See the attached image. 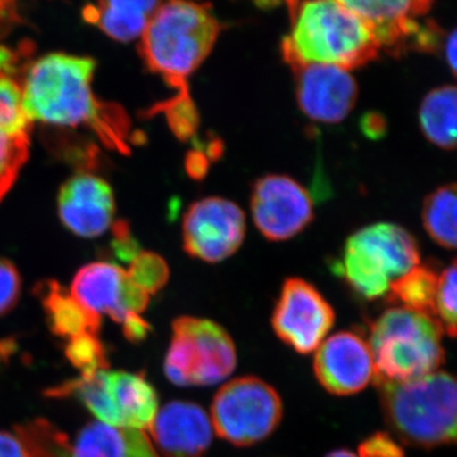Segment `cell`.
<instances>
[{"label":"cell","instance_id":"1","mask_svg":"<svg viewBox=\"0 0 457 457\" xmlns=\"http://www.w3.org/2000/svg\"><path fill=\"white\" fill-rule=\"evenodd\" d=\"M96 62L64 53L47 54L27 69L21 99L27 119L57 128H87L117 150H128L129 122L93 92Z\"/></svg>","mask_w":457,"mask_h":457},{"label":"cell","instance_id":"2","mask_svg":"<svg viewBox=\"0 0 457 457\" xmlns=\"http://www.w3.org/2000/svg\"><path fill=\"white\" fill-rule=\"evenodd\" d=\"M222 26L210 8L191 0H168L141 35L140 54L150 71L189 98L188 78L212 53Z\"/></svg>","mask_w":457,"mask_h":457},{"label":"cell","instance_id":"3","mask_svg":"<svg viewBox=\"0 0 457 457\" xmlns=\"http://www.w3.org/2000/svg\"><path fill=\"white\" fill-rule=\"evenodd\" d=\"M282 41L286 62L326 64L352 71L375 60L380 45L368 26L337 0H303Z\"/></svg>","mask_w":457,"mask_h":457},{"label":"cell","instance_id":"4","mask_svg":"<svg viewBox=\"0 0 457 457\" xmlns=\"http://www.w3.org/2000/svg\"><path fill=\"white\" fill-rule=\"evenodd\" d=\"M386 422L404 444L433 449L456 441V383L444 371L416 380H375Z\"/></svg>","mask_w":457,"mask_h":457},{"label":"cell","instance_id":"5","mask_svg":"<svg viewBox=\"0 0 457 457\" xmlns=\"http://www.w3.org/2000/svg\"><path fill=\"white\" fill-rule=\"evenodd\" d=\"M442 326L437 318L396 306L370 327L369 345L375 362L374 380H416L444 363Z\"/></svg>","mask_w":457,"mask_h":457},{"label":"cell","instance_id":"6","mask_svg":"<svg viewBox=\"0 0 457 457\" xmlns=\"http://www.w3.org/2000/svg\"><path fill=\"white\" fill-rule=\"evenodd\" d=\"M417 240L399 225L380 222L348 237L336 272L366 300L389 294L390 286L420 266Z\"/></svg>","mask_w":457,"mask_h":457},{"label":"cell","instance_id":"7","mask_svg":"<svg viewBox=\"0 0 457 457\" xmlns=\"http://www.w3.org/2000/svg\"><path fill=\"white\" fill-rule=\"evenodd\" d=\"M237 366L233 339L207 319L180 317L165 357L164 371L177 386H210L225 380Z\"/></svg>","mask_w":457,"mask_h":457},{"label":"cell","instance_id":"8","mask_svg":"<svg viewBox=\"0 0 457 457\" xmlns=\"http://www.w3.org/2000/svg\"><path fill=\"white\" fill-rule=\"evenodd\" d=\"M282 420V400L254 376L234 378L216 393L212 425L222 440L245 447L266 440Z\"/></svg>","mask_w":457,"mask_h":457},{"label":"cell","instance_id":"9","mask_svg":"<svg viewBox=\"0 0 457 457\" xmlns=\"http://www.w3.org/2000/svg\"><path fill=\"white\" fill-rule=\"evenodd\" d=\"M71 293L84 308L121 324L129 341L146 338L150 326L141 314L147 308L150 295L137 287L122 267L110 262L87 264L75 275Z\"/></svg>","mask_w":457,"mask_h":457},{"label":"cell","instance_id":"10","mask_svg":"<svg viewBox=\"0 0 457 457\" xmlns=\"http://www.w3.org/2000/svg\"><path fill=\"white\" fill-rule=\"evenodd\" d=\"M369 27L376 41L394 56L409 50L433 51L441 40L433 23L422 25L433 0H337Z\"/></svg>","mask_w":457,"mask_h":457},{"label":"cell","instance_id":"11","mask_svg":"<svg viewBox=\"0 0 457 457\" xmlns=\"http://www.w3.org/2000/svg\"><path fill=\"white\" fill-rule=\"evenodd\" d=\"M245 213L233 201L206 197L183 219V246L191 257L219 263L237 253L245 237Z\"/></svg>","mask_w":457,"mask_h":457},{"label":"cell","instance_id":"12","mask_svg":"<svg viewBox=\"0 0 457 457\" xmlns=\"http://www.w3.org/2000/svg\"><path fill=\"white\" fill-rule=\"evenodd\" d=\"M335 320V311L314 286L302 278L286 279L272 315L273 329L286 345L299 353H312Z\"/></svg>","mask_w":457,"mask_h":457},{"label":"cell","instance_id":"13","mask_svg":"<svg viewBox=\"0 0 457 457\" xmlns=\"http://www.w3.org/2000/svg\"><path fill=\"white\" fill-rule=\"evenodd\" d=\"M251 210L255 227L272 242L297 236L314 218V203L308 189L281 174H267L254 183Z\"/></svg>","mask_w":457,"mask_h":457},{"label":"cell","instance_id":"14","mask_svg":"<svg viewBox=\"0 0 457 457\" xmlns=\"http://www.w3.org/2000/svg\"><path fill=\"white\" fill-rule=\"evenodd\" d=\"M295 75L297 104L312 121H343L359 97V87L350 71L338 66L287 62Z\"/></svg>","mask_w":457,"mask_h":457},{"label":"cell","instance_id":"15","mask_svg":"<svg viewBox=\"0 0 457 457\" xmlns=\"http://www.w3.org/2000/svg\"><path fill=\"white\" fill-rule=\"evenodd\" d=\"M314 372L321 386L333 395L360 393L376 375L369 342L354 332L329 337L317 348Z\"/></svg>","mask_w":457,"mask_h":457},{"label":"cell","instance_id":"16","mask_svg":"<svg viewBox=\"0 0 457 457\" xmlns=\"http://www.w3.org/2000/svg\"><path fill=\"white\" fill-rule=\"evenodd\" d=\"M57 210L62 224L75 236H104L112 227L116 212L112 188L96 174H75L60 189Z\"/></svg>","mask_w":457,"mask_h":457},{"label":"cell","instance_id":"17","mask_svg":"<svg viewBox=\"0 0 457 457\" xmlns=\"http://www.w3.org/2000/svg\"><path fill=\"white\" fill-rule=\"evenodd\" d=\"M153 440L165 457H201L212 441V420L195 403H168L150 425Z\"/></svg>","mask_w":457,"mask_h":457},{"label":"cell","instance_id":"18","mask_svg":"<svg viewBox=\"0 0 457 457\" xmlns=\"http://www.w3.org/2000/svg\"><path fill=\"white\" fill-rule=\"evenodd\" d=\"M31 125L23 111L20 84L11 75H0V200L29 158Z\"/></svg>","mask_w":457,"mask_h":457},{"label":"cell","instance_id":"19","mask_svg":"<svg viewBox=\"0 0 457 457\" xmlns=\"http://www.w3.org/2000/svg\"><path fill=\"white\" fill-rule=\"evenodd\" d=\"M163 0H97L83 9V18L113 40L140 37Z\"/></svg>","mask_w":457,"mask_h":457},{"label":"cell","instance_id":"20","mask_svg":"<svg viewBox=\"0 0 457 457\" xmlns=\"http://www.w3.org/2000/svg\"><path fill=\"white\" fill-rule=\"evenodd\" d=\"M108 395L116 409L120 428L143 429L158 413V395L145 376L126 371H107Z\"/></svg>","mask_w":457,"mask_h":457},{"label":"cell","instance_id":"21","mask_svg":"<svg viewBox=\"0 0 457 457\" xmlns=\"http://www.w3.org/2000/svg\"><path fill=\"white\" fill-rule=\"evenodd\" d=\"M38 295L54 335L66 341L79 336L98 335L102 318L84 308L64 287L50 281L40 286Z\"/></svg>","mask_w":457,"mask_h":457},{"label":"cell","instance_id":"22","mask_svg":"<svg viewBox=\"0 0 457 457\" xmlns=\"http://www.w3.org/2000/svg\"><path fill=\"white\" fill-rule=\"evenodd\" d=\"M420 123L429 143L445 150L456 146L457 93L453 86L431 90L420 107Z\"/></svg>","mask_w":457,"mask_h":457},{"label":"cell","instance_id":"23","mask_svg":"<svg viewBox=\"0 0 457 457\" xmlns=\"http://www.w3.org/2000/svg\"><path fill=\"white\" fill-rule=\"evenodd\" d=\"M107 371L108 370H104L93 375L80 376L79 378L66 381L59 386L51 387L45 392V395L57 399H78L101 422L120 428L119 416L107 392Z\"/></svg>","mask_w":457,"mask_h":457},{"label":"cell","instance_id":"24","mask_svg":"<svg viewBox=\"0 0 457 457\" xmlns=\"http://www.w3.org/2000/svg\"><path fill=\"white\" fill-rule=\"evenodd\" d=\"M438 275L428 266H417L390 286L389 296L393 303L436 318V294Z\"/></svg>","mask_w":457,"mask_h":457},{"label":"cell","instance_id":"25","mask_svg":"<svg viewBox=\"0 0 457 457\" xmlns=\"http://www.w3.org/2000/svg\"><path fill=\"white\" fill-rule=\"evenodd\" d=\"M423 227L438 245L455 249L457 243L456 186L447 185L427 196L422 210Z\"/></svg>","mask_w":457,"mask_h":457},{"label":"cell","instance_id":"26","mask_svg":"<svg viewBox=\"0 0 457 457\" xmlns=\"http://www.w3.org/2000/svg\"><path fill=\"white\" fill-rule=\"evenodd\" d=\"M29 457H73L68 436L46 420H33L14 428Z\"/></svg>","mask_w":457,"mask_h":457},{"label":"cell","instance_id":"27","mask_svg":"<svg viewBox=\"0 0 457 457\" xmlns=\"http://www.w3.org/2000/svg\"><path fill=\"white\" fill-rule=\"evenodd\" d=\"M73 457H126L125 429L92 422L78 435L73 446Z\"/></svg>","mask_w":457,"mask_h":457},{"label":"cell","instance_id":"28","mask_svg":"<svg viewBox=\"0 0 457 457\" xmlns=\"http://www.w3.org/2000/svg\"><path fill=\"white\" fill-rule=\"evenodd\" d=\"M65 356L82 376L93 375L110 368L106 350L98 336L86 335L69 339Z\"/></svg>","mask_w":457,"mask_h":457},{"label":"cell","instance_id":"29","mask_svg":"<svg viewBox=\"0 0 457 457\" xmlns=\"http://www.w3.org/2000/svg\"><path fill=\"white\" fill-rule=\"evenodd\" d=\"M129 278L147 295L155 294L167 284L170 270L161 255L140 252L131 261Z\"/></svg>","mask_w":457,"mask_h":457},{"label":"cell","instance_id":"30","mask_svg":"<svg viewBox=\"0 0 457 457\" xmlns=\"http://www.w3.org/2000/svg\"><path fill=\"white\" fill-rule=\"evenodd\" d=\"M456 262L453 261L438 278L436 294V318L451 338L456 336Z\"/></svg>","mask_w":457,"mask_h":457},{"label":"cell","instance_id":"31","mask_svg":"<svg viewBox=\"0 0 457 457\" xmlns=\"http://www.w3.org/2000/svg\"><path fill=\"white\" fill-rule=\"evenodd\" d=\"M156 111L165 113L171 130L180 140H187L194 137L200 122L194 99L179 98L174 96L170 101L159 104Z\"/></svg>","mask_w":457,"mask_h":457},{"label":"cell","instance_id":"32","mask_svg":"<svg viewBox=\"0 0 457 457\" xmlns=\"http://www.w3.org/2000/svg\"><path fill=\"white\" fill-rule=\"evenodd\" d=\"M20 272L13 263L0 258V317L17 305L21 295Z\"/></svg>","mask_w":457,"mask_h":457},{"label":"cell","instance_id":"33","mask_svg":"<svg viewBox=\"0 0 457 457\" xmlns=\"http://www.w3.org/2000/svg\"><path fill=\"white\" fill-rule=\"evenodd\" d=\"M404 450L395 438L378 432L366 438L359 447V457H404Z\"/></svg>","mask_w":457,"mask_h":457},{"label":"cell","instance_id":"34","mask_svg":"<svg viewBox=\"0 0 457 457\" xmlns=\"http://www.w3.org/2000/svg\"><path fill=\"white\" fill-rule=\"evenodd\" d=\"M25 0H0V38L25 22Z\"/></svg>","mask_w":457,"mask_h":457},{"label":"cell","instance_id":"35","mask_svg":"<svg viewBox=\"0 0 457 457\" xmlns=\"http://www.w3.org/2000/svg\"><path fill=\"white\" fill-rule=\"evenodd\" d=\"M113 251L120 260L130 262L140 253L139 245L135 242L134 237H131L130 231L126 228V225H117L114 228Z\"/></svg>","mask_w":457,"mask_h":457},{"label":"cell","instance_id":"36","mask_svg":"<svg viewBox=\"0 0 457 457\" xmlns=\"http://www.w3.org/2000/svg\"><path fill=\"white\" fill-rule=\"evenodd\" d=\"M126 457H159L145 433L139 429H125Z\"/></svg>","mask_w":457,"mask_h":457},{"label":"cell","instance_id":"37","mask_svg":"<svg viewBox=\"0 0 457 457\" xmlns=\"http://www.w3.org/2000/svg\"><path fill=\"white\" fill-rule=\"evenodd\" d=\"M29 47L21 45L17 49L0 45V75H11L29 55Z\"/></svg>","mask_w":457,"mask_h":457},{"label":"cell","instance_id":"38","mask_svg":"<svg viewBox=\"0 0 457 457\" xmlns=\"http://www.w3.org/2000/svg\"><path fill=\"white\" fill-rule=\"evenodd\" d=\"M0 457H29L16 435L0 432Z\"/></svg>","mask_w":457,"mask_h":457},{"label":"cell","instance_id":"39","mask_svg":"<svg viewBox=\"0 0 457 457\" xmlns=\"http://www.w3.org/2000/svg\"><path fill=\"white\" fill-rule=\"evenodd\" d=\"M362 130L365 132V135L372 137V139H378L386 131V123H385V120L380 114H365L362 119Z\"/></svg>","mask_w":457,"mask_h":457},{"label":"cell","instance_id":"40","mask_svg":"<svg viewBox=\"0 0 457 457\" xmlns=\"http://www.w3.org/2000/svg\"><path fill=\"white\" fill-rule=\"evenodd\" d=\"M457 38L456 31H453L447 36L445 41V56H446L447 64H449L451 71L456 73V62H457Z\"/></svg>","mask_w":457,"mask_h":457},{"label":"cell","instance_id":"41","mask_svg":"<svg viewBox=\"0 0 457 457\" xmlns=\"http://www.w3.org/2000/svg\"><path fill=\"white\" fill-rule=\"evenodd\" d=\"M326 457H359V455L348 450H337L333 451V453H330L329 455Z\"/></svg>","mask_w":457,"mask_h":457},{"label":"cell","instance_id":"42","mask_svg":"<svg viewBox=\"0 0 457 457\" xmlns=\"http://www.w3.org/2000/svg\"><path fill=\"white\" fill-rule=\"evenodd\" d=\"M302 0H285L286 5L288 8V13H290V18L294 17L295 12H296L297 5L300 4Z\"/></svg>","mask_w":457,"mask_h":457}]
</instances>
